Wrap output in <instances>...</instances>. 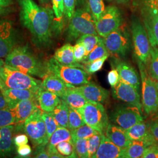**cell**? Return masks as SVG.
I'll return each mask as SVG.
<instances>
[{
	"mask_svg": "<svg viewBox=\"0 0 158 158\" xmlns=\"http://www.w3.org/2000/svg\"><path fill=\"white\" fill-rule=\"evenodd\" d=\"M20 21L32 36L34 44L40 48L49 45L55 35L61 32L62 21L57 19L53 9L38 5L34 0H18Z\"/></svg>",
	"mask_w": 158,
	"mask_h": 158,
	"instance_id": "6da1fadb",
	"label": "cell"
},
{
	"mask_svg": "<svg viewBox=\"0 0 158 158\" xmlns=\"http://www.w3.org/2000/svg\"><path fill=\"white\" fill-rule=\"evenodd\" d=\"M5 64L32 76L44 78L48 74L46 64L35 56L28 46L15 47L6 57Z\"/></svg>",
	"mask_w": 158,
	"mask_h": 158,
	"instance_id": "7a4b0ae2",
	"label": "cell"
},
{
	"mask_svg": "<svg viewBox=\"0 0 158 158\" xmlns=\"http://www.w3.org/2000/svg\"><path fill=\"white\" fill-rule=\"evenodd\" d=\"M48 74L59 77L70 86L78 87L90 82V74L84 69L63 65L53 57L46 63Z\"/></svg>",
	"mask_w": 158,
	"mask_h": 158,
	"instance_id": "3957f363",
	"label": "cell"
},
{
	"mask_svg": "<svg viewBox=\"0 0 158 158\" xmlns=\"http://www.w3.org/2000/svg\"><path fill=\"white\" fill-rule=\"evenodd\" d=\"M0 77L6 89H25L38 93L42 83L31 75L6 64L0 67Z\"/></svg>",
	"mask_w": 158,
	"mask_h": 158,
	"instance_id": "277c9868",
	"label": "cell"
},
{
	"mask_svg": "<svg viewBox=\"0 0 158 158\" xmlns=\"http://www.w3.org/2000/svg\"><path fill=\"white\" fill-rule=\"evenodd\" d=\"M89 6H84L75 10L73 15L69 21L67 29L69 40H77L80 36L86 34L98 35L96 31V21Z\"/></svg>",
	"mask_w": 158,
	"mask_h": 158,
	"instance_id": "5b68a950",
	"label": "cell"
},
{
	"mask_svg": "<svg viewBox=\"0 0 158 158\" xmlns=\"http://www.w3.org/2000/svg\"><path fill=\"white\" fill-rule=\"evenodd\" d=\"M142 84V104L147 115L158 111V89L157 81L150 76L148 69L141 62L137 60Z\"/></svg>",
	"mask_w": 158,
	"mask_h": 158,
	"instance_id": "8992f818",
	"label": "cell"
},
{
	"mask_svg": "<svg viewBox=\"0 0 158 158\" xmlns=\"http://www.w3.org/2000/svg\"><path fill=\"white\" fill-rule=\"evenodd\" d=\"M151 45L158 47V0H135Z\"/></svg>",
	"mask_w": 158,
	"mask_h": 158,
	"instance_id": "52a82bcc",
	"label": "cell"
},
{
	"mask_svg": "<svg viewBox=\"0 0 158 158\" xmlns=\"http://www.w3.org/2000/svg\"><path fill=\"white\" fill-rule=\"evenodd\" d=\"M134 51L137 60L147 66L151 55V45L147 29L141 21L133 17L131 23Z\"/></svg>",
	"mask_w": 158,
	"mask_h": 158,
	"instance_id": "ba28073f",
	"label": "cell"
},
{
	"mask_svg": "<svg viewBox=\"0 0 158 158\" xmlns=\"http://www.w3.org/2000/svg\"><path fill=\"white\" fill-rule=\"evenodd\" d=\"M85 124L103 134L108 125L107 114L100 102H89L77 109Z\"/></svg>",
	"mask_w": 158,
	"mask_h": 158,
	"instance_id": "9c48e42d",
	"label": "cell"
},
{
	"mask_svg": "<svg viewBox=\"0 0 158 158\" xmlns=\"http://www.w3.org/2000/svg\"><path fill=\"white\" fill-rule=\"evenodd\" d=\"M38 108L23 123L24 131L35 146L46 145L49 142L45 124Z\"/></svg>",
	"mask_w": 158,
	"mask_h": 158,
	"instance_id": "30bf717a",
	"label": "cell"
},
{
	"mask_svg": "<svg viewBox=\"0 0 158 158\" xmlns=\"http://www.w3.org/2000/svg\"><path fill=\"white\" fill-rule=\"evenodd\" d=\"M130 35L123 25L116 30L102 38L110 55L114 56H125L130 50Z\"/></svg>",
	"mask_w": 158,
	"mask_h": 158,
	"instance_id": "8fae6325",
	"label": "cell"
},
{
	"mask_svg": "<svg viewBox=\"0 0 158 158\" xmlns=\"http://www.w3.org/2000/svg\"><path fill=\"white\" fill-rule=\"evenodd\" d=\"M122 25L123 17L118 8L115 6H108L96 20V31L100 36L105 38Z\"/></svg>",
	"mask_w": 158,
	"mask_h": 158,
	"instance_id": "7c38bea8",
	"label": "cell"
},
{
	"mask_svg": "<svg viewBox=\"0 0 158 158\" xmlns=\"http://www.w3.org/2000/svg\"><path fill=\"white\" fill-rule=\"evenodd\" d=\"M111 118L116 124L125 130L143 121L141 110L130 105L117 108L112 114Z\"/></svg>",
	"mask_w": 158,
	"mask_h": 158,
	"instance_id": "4fadbf2b",
	"label": "cell"
},
{
	"mask_svg": "<svg viewBox=\"0 0 158 158\" xmlns=\"http://www.w3.org/2000/svg\"><path fill=\"white\" fill-rule=\"evenodd\" d=\"M113 95L115 98L130 106L136 107L142 111V104L139 91L130 84L120 80L117 85L113 88Z\"/></svg>",
	"mask_w": 158,
	"mask_h": 158,
	"instance_id": "5bb4252c",
	"label": "cell"
},
{
	"mask_svg": "<svg viewBox=\"0 0 158 158\" xmlns=\"http://www.w3.org/2000/svg\"><path fill=\"white\" fill-rule=\"evenodd\" d=\"M16 44V34L11 22L8 20L0 21V58L6 57Z\"/></svg>",
	"mask_w": 158,
	"mask_h": 158,
	"instance_id": "9a60e30c",
	"label": "cell"
},
{
	"mask_svg": "<svg viewBox=\"0 0 158 158\" xmlns=\"http://www.w3.org/2000/svg\"><path fill=\"white\" fill-rule=\"evenodd\" d=\"M114 67L118 72L120 80L130 84L139 91L140 87L139 76L135 69L128 63L116 59L114 62Z\"/></svg>",
	"mask_w": 158,
	"mask_h": 158,
	"instance_id": "2e32d148",
	"label": "cell"
},
{
	"mask_svg": "<svg viewBox=\"0 0 158 158\" xmlns=\"http://www.w3.org/2000/svg\"><path fill=\"white\" fill-rule=\"evenodd\" d=\"M75 87L87 100L90 102H104L109 97V91L107 90L94 83L89 82Z\"/></svg>",
	"mask_w": 158,
	"mask_h": 158,
	"instance_id": "e0dca14e",
	"label": "cell"
},
{
	"mask_svg": "<svg viewBox=\"0 0 158 158\" xmlns=\"http://www.w3.org/2000/svg\"><path fill=\"white\" fill-rule=\"evenodd\" d=\"M38 106V97L26 99L17 104L15 107L11 109L15 114V124L24 123L25 120L39 108Z\"/></svg>",
	"mask_w": 158,
	"mask_h": 158,
	"instance_id": "ac0fdd59",
	"label": "cell"
},
{
	"mask_svg": "<svg viewBox=\"0 0 158 158\" xmlns=\"http://www.w3.org/2000/svg\"><path fill=\"white\" fill-rule=\"evenodd\" d=\"M6 99L8 107L12 109L19 102L26 99L38 97V93L25 89H6L2 91Z\"/></svg>",
	"mask_w": 158,
	"mask_h": 158,
	"instance_id": "d6986e66",
	"label": "cell"
},
{
	"mask_svg": "<svg viewBox=\"0 0 158 158\" xmlns=\"http://www.w3.org/2000/svg\"><path fill=\"white\" fill-rule=\"evenodd\" d=\"M123 150V148L117 146L102 134L100 146L93 158H121Z\"/></svg>",
	"mask_w": 158,
	"mask_h": 158,
	"instance_id": "ffe728a7",
	"label": "cell"
},
{
	"mask_svg": "<svg viewBox=\"0 0 158 158\" xmlns=\"http://www.w3.org/2000/svg\"><path fill=\"white\" fill-rule=\"evenodd\" d=\"M63 141H73L71 131L68 128L59 127L51 136L48 143L47 149L50 158H57L59 156L56 147L58 143Z\"/></svg>",
	"mask_w": 158,
	"mask_h": 158,
	"instance_id": "44dd1931",
	"label": "cell"
},
{
	"mask_svg": "<svg viewBox=\"0 0 158 158\" xmlns=\"http://www.w3.org/2000/svg\"><path fill=\"white\" fill-rule=\"evenodd\" d=\"M69 87L64 81L54 74H48L44 78L41 88L45 90L51 91L59 96L60 98L63 96Z\"/></svg>",
	"mask_w": 158,
	"mask_h": 158,
	"instance_id": "7402d4cb",
	"label": "cell"
},
{
	"mask_svg": "<svg viewBox=\"0 0 158 158\" xmlns=\"http://www.w3.org/2000/svg\"><path fill=\"white\" fill-rule=\"evenodd\" d=\"M14 127L13 125L0 128V156H9L14 149Z\"/></svg>",
	"mask_w": 158,
	"mask_h": 158,
	"instance_id": "603a6c76",
	"label": "cell"
},
{
	"mask_svg": "<svg viewBox=\"0 0 158 158\" xmlns=\"http://www.w3.org/2000/svg\"><path fill=\"white\" fill-rule=\"evenodd\" d=\"M105 135L117 146L121 148L128 147L131 141L125 133V131L118 125L108 124L105 131Z\"/></svg>",
	"mask_w": 158,
	"mask_h": 158,
	"instance_id": "cb8c5ba5",
	"label": "cell"
},
{
	"mask_svg": "<svg viewBox=\"0 0 158 158\" xmlns=\"http://www.w3.org/2000/svg\"><path fill=\"white\" fill-rule=\"evenodd\" d=\"M53 57L60 64L67 66H77L85 69V66L77 62L74 56L73 46L70 44H66L57 49Z\"/></svg>",
	"mask_w": 158,
	"mask_h": 158,
	"instance_id": "d4e9b609",
	"label": "cell"
},
{
	"mask_svg": "<svg viewBox=\"0 0 158 158\" xmlns=\"http://www.w3.org/2000/svg\"><path fill=\"white\" fill-rule=\"evenodd\" d=\"M38 100L42 111L51 113L61 101V98L56 94L40 88L38 92Z\"/></svg>",
	"mask_w": 158,
	"mask_h": 158,
	"instance_id": "484cf974",
	"label": "cell"
},
{
	"mask_svg": "<svg viewBox=\"0 0 158 158\" xmlns=\"http://www.w3.org/2000/svg\"><path fill=\"white\" fill-rule=\"evenodd\" d=\"M149 127V124L142 121L125 131L131 141H145L150 145Z\"/></svg>",
	"mask_w": 158,
	"mask_h": 158,
	"instance_id": "4316f807",
	"label": "cell"
},
{
	"mask_svg": "<svg viewBox=\"0 0 158 158\" xmlns=\"http://www.w3.org/2000/svg\"><path fill=\"white\" fill-rule=\"evenodd\" d=\"M61 99L70 107L79 109L89 102L75 87H69Z\"/></svg>",
	"mask_w": 158,
	"mask_h": 158,
	"instance_id": "83f0119b",
	"label": "cell"
},
{
	"mask_svg": "<svg viewBox=\"0 0 158 158\" xmlns=\"http://www.w3.org/2000/svg\"><path fill=\"white\" fill-rule=\"evenodd\" d=\"M149 145V143L145 141H131L128 147L123 148L121 158H142Z\"/></svg>",
	"mask_w": 158,
	"mask_h": 158,
	"instance_id": "f1b7e54d",
	"label": "cell"
},
{
	"mask_svg": "<svg viewBox=\"0 0 158 158\" xmlns=\"http://www.w3.org/2000/svg\"><path fill=\"white\" fill-rule=\"evenodd\" d=\"M59 127L68 128L69 127V106L61 99L60 103L51 112Z\"/></svg>",
	"mask_w": 158,
	"mask_h": 158,
	"instance_id": "f546056e",
	"label": "cell"
},
{
	"mask_svg": "<svg viewBox=\"0 0 158 158\" xmlns=\"http://www.w3.org/2000/svg\"><path fill=\"white\" fill-rule=\"evenodd\" d=\"M105 56H110V53L104 43L103 38L101 37L98 44L81 63L83 64H89Z\"/></svg>",
	"mask_w": 158,
	"mask_h": 158,
	"instance_id": "4dcf8cb0",
	"label": "cell"
},
{
	"mask_svg": "<svg viewBox=\"0 0 158 158\" xmlns=\"http://www.w3.org/2000/svg\"><path fill=\"white\" fill-rule=\"evenodd\" d=\"M149 64L148 69L150 76L157 82L158 81V47L151 45V55L149 60Z\"/></svg>",
	"mask_w": 158,
	"mask_h": 158,
	"instance_id": "1f68e13d",
	"label": "cell"
},
{
	"mask_svg": "<svg viewBox=\"0 0 158 158\" xmlns=\"http://www.w3.org/2000/svg\"><path fill=\"white\" fill-rule=\"evenodd\" d=\"M70 131L72 141L77 139H88L92 136L100 133L98 131L87 124Z\"/></svg>",
	"mask_w": 158,
	"mask_h": 158,
	"instance_id": "d6a6232c",
	"label": "cell"
},
{
	"mask_svg": "<svg viewBox=\"0 0 158 158\" xmlns=\"http://www.w3.org/2000/svg\"><path fill=\"white\" fill-rule=\"evenodd\" d=\"M85 124L83 118L77 109L69 106V127L70 131Z\"/></svg>",
	"mask_w": 158,
	"mask_h": 158,
	"instance_id": "836d02e7",
	"label": "cell"
},
{
	"mask_svg": "<svg viewBox=\"0 0 158 158\" xmlns=\"http://www.w3.org/2000/svg\"><path fill=\"white\" fill-rule=\"evenodd\" d=\"M100 38L101 36H100L98 35L86 34L80 36L79 39L77 40V42H80L84 45L86 49L87 56L98 44Z\"/></svg>",
	"mask_w": 158,
	"mask_h": 158,
	"instance_id": "e575fe53",
	"label": "cell"
},
{
	"mask_svg": "<svg viewBox=\"0 0 158 158\" xmlns=\"http://www.w3.org/2000/svg\"><path fill=\"white\" fill-rule=\"evenodd\" d=\"M42 117L45 124L47 136L49 141L51 136L52 135V134L59 127V125L52 113H48L42 111Z\"/></svg>",
	"mask_w": 158,
	"mask_h": 158,
	"instance_id": "d590c367",
	"label": "cell"
},
{
	"mask_svg": "<svg viewBox=\"0 0 158 158\" xmlns=\"http://www.w3.org/2000/svg\"><path fill=\"white\" fill-rule=\"evenodd\" d=\"M58 152L64 158H77L74 150L73 141H63L57 145Z\"/></svg>",
	"mask_w": 158,
	"mask_h": 158,
	"instance_id": "8d00e7d4",
	"label": "cell"
},
{
	"mask_svg": "<svg viewBox=\"0 0 158 158\" xmlns=\"http://www.w3.org/2000/svg\"><path fill=\"white\" fill-rule=\"evenodd\" d=\"M73 142L77 158H89L88 139H77Z\"/></svg>",
	"mask_w": 158,
	"mask_h": 158,
	"instance_id": "74e56055",
	"label": "cell"
},
{
	"mask_svg": "<svg viewBox=\"0 0 158 158\" xmlns=\"http://www.w3.org/2000/svg\"><path fill=\"white\" fill-rule=\"evenodd\" d=\"M15 124V117L9 108L0 110V128Z\"/></svg>",
	"mask_w": 158,
	"mask_h": 158,
	"instance_id": "f35d334b",
	"label": "cell"
},
{
	"mask_svg": "<svg viewBox=\"0 0 158 158\" xmlns=\"http://www.w3.org/2000/svg\"><path fill=\"white\" fill-rule=\"evenodd\" d=\"M91 12L95 21L102 16L106 9L103 0H88Z\"/></svg>",
	"mask_w": 158,
	"mask_h": 158,
	"instance_id": "ab89813d",
	"label": "cell"
},
{
	"mask_svg": "<svg viewBox=\"0 0 158 158\" xmlns=\"http://www.w3.org/2000/svg\"><path fill=\"white\" fill-rule=\"evenodd\" d=\"M102 134L99 133L88 138L89 158H93L97 152L101 142Z\"/></svg>",
	"mask_w": 158,
	"mask_h": 158,
	"instance_id": "60d3db41",
	"label": "cell"
},
{
	"mask_svg": "<svg viewBox=\"0 0 158 158\" xmlns=\"http://www.w3.org/2000/svg\"><path fill=\"white\" fill-rule=\"evenodd\" d=\"M108 56H105L102 58L97 59L95 61H93L89 64H83L85 66V70L90 74L98 72L102 69L104 63L107 59Z\"/></svg>",
	"mask_w": 158,
	"mask_h": 158,
	"instance_id": "b9f144b4",
	"label": "cell"
},
{
	"mask_svg": "<svg viewBox=\"0 0 158 158\" xmlns=\"http://www.w3.org/2000/svg\"><path fill=\"white\" fill-rule=\"evenodd\" d=\"M74 56L77 62L81 63L86 57V49L84 45L77 42L75 45L73 46Z\"/></svg>",
	"mask_w": 158,
	"mask_h": 158,
	"instance_id": "7bdbcfd3",
	"label": "cell"
},
{
	"mask_svg": "<svg viewBox=\"0 0 158 158\" xmlns=\"http://www.w3.org/2000/svg\"><path fill=\"white\" fill-rule=\"evenodd\" d=\"M149 134L150 145H158V118L155 119L149 124Z\"/></svg>",
	"mask_w": 158,
	"mask_h": 158,
	"instance_id": "ee69618b",
	"label": "cell"
},
{
	"mask_svg": "<svg viewBox=\"0 0 158 158\" xmlns=\"http://www.w3.org/2000/svg\"><path fill=\"white\" fill-rule=\"evenodd\" d=\"M52 9L57 19L62 21L64 12L63 0H52Z\"/></svg>",
	"mask_w": 158,
	"mask_h": 158,
	"instance_id": "f6af8a7d",
	"label": "cell"
},
{
	"mask_svg": "<svg viewBox=\"0 0 158 158\" xmlns=\"http://www.w3.org/2000/svg\"><path fill=\"white\" fill-rule=\"evenodd\" d=\"M64 6V15L68 21L72 18L75 11L76 0H63Z\"/></svg>",
	"mask_w": 158,
	"mask_h": 158,
	"instance_id": "bcb514c9",
	"label": "cell"
},
{
	"mask_svg": "<svg viewBox=\"0 0 158 158\" xmlns=\"http://www.w3.org/2000/svg\"><path fill=\"white\" fill-rule=\"evenodd\" d=\"M108 81L112 88H114L118 83L120 77L118 72L115 68L113 69L108 73Z\"/></svg>",
	"mask_w": 158,
	"mask_h": 158,
	"instance_id": "7dc6e473",
	"label": "cell"
},
{
	"mask_svg": "<svg viewBox=\"0 0 158 158\" xmlns=\"http://www.w3.org/2000/svg\"><path fill=\"white\" fill-rule=\"evenodd\" d=\"M143 158H158V145L152 144L147 147L145 151Z\"/></svg>",
	"mask_w": 158,
	"mask_h": 158,
	"instance_id": "c3c4849f",
	"label": "cell"
},
{
	"mask_svg": "<svg viewBox=\"0 0 158 158\" xmlns=\"http://www.w3.org/2000/svg\"><path fill=\"white\" fill-rule=\"evenodd\" d=\"M17 152L18 155L20 157H28L32 152V149L31 147L27 143L19 147H17Z\"/></svg>",
	"mask_w": 158,
	"mask_h": 158,
	"instance_id": "681fc988",
	"label": "cell"
},
{
	"mask_svg": "<svg viewBox=\"0 0 158 158\" xmlns=\"http://www.w3.org/2000/svg\"><path fill=\"white\" fill-rule=\"evenodd\" d=\"M46 145H39L34 153V157L38 158H48L49 157V153L47 148H45Z\"/></svg>",
	"mask_w": 158,
	"mask_h": 158,
	"instance_id": "f907efd6",
	"label": "cell"
},
{
	"mask_svg": "<svg viewBox=\"0 0 158 158\" xmlns=\"http://www.w3.org/2000/svg\"><path fill=\"white\" fill-rule=\"evenodd\" d=\"M14 142L17 147L27 144L28 143V137L25 134H19L14 138Z\"/></svg>",
	"mask_w": 158,
	"mask_h": 158,
	"instance_id": "816d5d0a",
	"label": "cell"
},
{
	"mask_svg": "<svg viewBox=\"0 0 158 158\" xmlns=\"http://www.w3.org/2000/svg\"><path fill=\"white\" fill-rule=\"evenodd\" d=\"M6 108L8 107L6 99L4 98V96L3 95L2 91L0 90V110L3 109V108Z\"/></svg>",
	"mask_w": 158,
	"mask_h": 158,
	"instance_id": "f5cc1de1",
	"label": "cell"
},
{
	"mask_svg": "<svg viewBox=\"0 0 158 158\" xmlns=\"http://www.w3.org/2000/svg\"><path fill=\"white\" fill-rule=\"evenodd\" d=\"M13 4L12 0H0V6L7 8Z\"/></svg>",
	"mask_w": 158,
	"mask_h": 158,
	"instance_id": "db71d44e",
	"label": "cell"
},
{
	"mask_svg": "<svg viewBox=\"0 0 158 158\" xmlns=\"http://www.w3.org/2000/svg\"><path fill=\"white\" fill-rule=\"evenodd\" d=\"M7 10H8L7 8L2 7V6H0V15L5 14L6 12H7V11H8Z\"/></svg>",
	"mask_w": 158,
	"mask_h": 158,
	"instance_id": "11a10c76",
	"label": "cell"
},
{
	"mask_svg": "<svg viewBox=\"0 0 158 158\" xmlns=\"http://www.w3.org/2000/svg\"><path fill=\"white\" fill-rule=\"evenodd\" d=\"M116 2H117L118 3H121V4H123V3H126L128 1V0H115Z\"/></svg>",
	"mask_w": 158,
	"mask_h": 158,
	"instance_id": "9f6ffc18",
	"label": "cell"
},
{
	"mask_svg": "<svg viewBox=\"0 0 158 158\" xmlns=\"http://www.w3.org/2000/svg\"><path fill=\"white\" fill-rule=\"evenodd\" d=\"M39 1H40V2L42 4H45L49 2V0H39Z\"/></svg>",
	"mask_w": 158,
	"mask_h": 158,
	"instance_id": "6f0895ef",
	"label": "cell"
},
{
	"mask_svg": "<svg viewBox=\"0 0 158 158\" xmlns=\"http://www.w3.org/2000/svg\"><path fill=\"white\" fill-rule=\"evenodd\" d=\"M4 64H5L4 61H3V60L1 59V58H0V67L2 66H3Z\"/></svg>",
	"mask_w": 158,
	"mask_h": 158,
	"instance_id": "680465c9",
	"label": "cell"
},
{
	"mask_svg": "<svg viewBox=\"0 0 158 158\" xmlns=\"http://www.w3.org/2000/svg\"><path fill=\"white\" fill-rule=\"evenodd\" d=\"M157 84H158V83H157Z\"/></svg>",
	"mask_w": 158,
	"mask_h": 158,
	"instance_id": "91938a15",
	"label": "cell"
},
{
	"mask_svg": "<svg viewBox=\"0 0 158 158\" xmlns=\"http://www.w3.org/2000/svg\"><path fill=\"white\" fill-rule=\"evenodd\" d=\"M157 83H158V82H157Z\"/></svg>",
	"mask_w": 158,
	"mask_h": 158,
	"instance_id": "94428289",
	"label": "cell"
}]
</instances>
